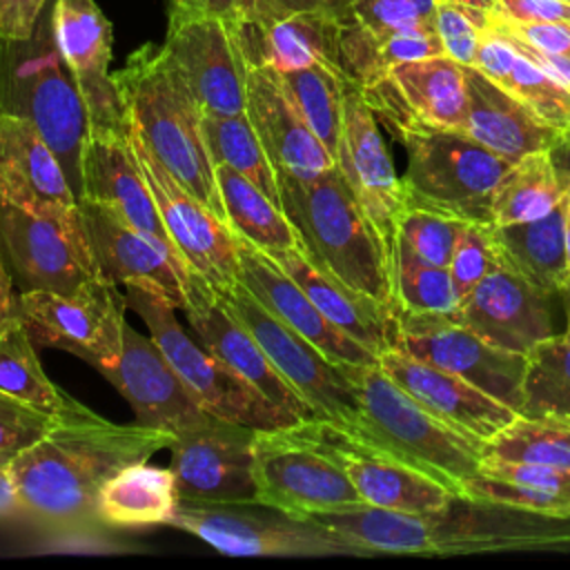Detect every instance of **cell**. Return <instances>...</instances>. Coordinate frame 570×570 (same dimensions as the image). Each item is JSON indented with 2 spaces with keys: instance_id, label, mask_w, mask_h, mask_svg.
<instances>
[{
  "instance_id": "37",
  "label": "cell",
  "mask_w": 570,
  "mask_h": 570,
  "mask_svg": "<svg viewBox=\"0 0 570 570\" xmlns=\"http://www.w3.org/2000/svg\"><path fill=\"white\" fill-rule=\"evenodd\" d=\"M214 178L225 223L238 240L269 258L303 247L301 236L283 207L249 178L227 165H214Z\"/></svg>"
},
{
  "instance_id": "28",
  "label": "cell",
  "mask_w": 570,
  "mask_h": 570,
  "mask_svg": "<svg viewBox=\"0 0 570 570\" xmlns=\"http://www.w3.org/2000/svg\"><path fill=\"white\" fill-rule=\"evenodd\" d=\"M548 298L517 272L499 265L454 309L488 343L528 354L539 341L554 334Z\"/></svg>"
},
{
  "instance_id": "48",
  "label": "cell",
  "mask_w": 570,
  "mask_h": 570,
  "mask_svg": "<svg viewBox=\"0 0 570 570\" xmlns=\"http://www.w3.org/2000/svg\"><path fill=\"white\" fill-rule=\"evenodd\" d=\"M490 225L492 223H465L459 232L452 258L448 263L459 301L501 265Z\"/></svg>"
},
{
  "instance_id": "46",
  "label": "cell",
  "mask_w": 570,
  "mask_h": 570,
  "mask_svg": "<svg viewBox=\"0 0 570 570\" xmlns=\"http://www.w3.org/2000/svg\"><path fill=\"white\" fill-rule=\"evenodd\" d=\"M463 225V220L450 216L407 207L396 223L394 240L405 245L421 261L436 267H448Z\"/></svg>"
},
{
  "instance_id": "51",
  "label": "cell",
  "mask_w": 570,
  "mask_h": 570,
  "mask_svg": "<svg viewBox=\"0 0 570 570\" xmlns=\"http://www.w3.org/2000/svg\"><path fill=\"white\" fill-rule=\"evenodd\" d=\"M490 27L541 51L570 58V22H512L490 13Z\"/></svg>"
},
{
  "instance_id": "44",
  "label": "cell",
  "mask_w": 570,
  "mask_h": 570,
  "mask_svg": "<svg viewBox=\"0 0 570 570\" xmlns=\"http://www.w3.org/2000/svg\"><path fill=\"white\" fill-rule=\"evenodd\" d=\"M394 305L399 312H450L459 296L448 267H436L392 240L390 252Z\"/></svg>"
},
{
  "instance_id": "56",
  "label": "cell",
  "mask_w": 570,
  "mask_h": 570,
  "mask_svg": "<svg viewBox=\"0 0 570 570\" xmlns=\"http://www.w3.org/2000/svg\"><path fill=\"white\" fill-rule=\"evenodd\" d=\"M171 4L194 11V13L220 16V18L240 22V24H243L245 9H247V0H171Z\"/></svg>"
},
{
  "instance_id": "30",
  "label": "cell",
  "mask_w": 570,
  "mask_h": 570,
  "mask_svg": "<svg viewBox=\"0 0 570 570\" xmlns=\"http://www.w3.org/2000/svg\"><path fill=\"white\" fill-rule=\"evenodd\" d=\"M240 283L269 309L278 321L309 341L323 356L336 365H370L379 363V356L358 341L350 338L336 325H332L301 285L269 256L238 240Z\"/></svg>"
},
{
  "instance_id": "45",
  "label": "cell",
  "mask_w": 570,
  "mask_h": 570,
  "mask_svg": "<svg viewBox=\"0 0 570 570\" xmlns=\"http://www.w3.org/2000/svg\"><path fill=\"white\" fill-rule=\"evenodd\" d=\"M497 85L521 100L546 125L559 131H570V89L523 53L517 56L510 71Z\"/></svg>"
},
{
  "instance_id": "10",
  "label": "cell",
  "mask_w": 570,
  "mask_h": 570,
  "mask_svg": "<svg viewBox=\"0 0 570 570\" xmlns=\"http://www.w3.org/2000/svg\"><path fill=\"white\" fill-rule=\"evenodd\" d=\"M160 47L203 114H245L252 62L240 22L171 4Z\"/></svg>"
},
{
  "instance_id": "39",
  "label": "cell",
  "mask_w": 570,
  "mask_h": 570,
  "mask_svg": "<svg viewBox=\"0 0 570 570\" xmlns=\"http://www.w3.org/2000/svg\"><path fill=\"white\" fill-rule=\"evenodd\" d=\"M0 390L53 416L80 405L45 374L33 338L18 314L0 323Z\"/></svg>"
},
{
  "instance_id": "9",
  "label": "cell",
  "mask_w": 570,
  "mask_h": 570,
  "mask_svg": "<svg viewBox=\"0 0 570 570\" xmlns=\"http://www.w3.org/2000/svg\"><path fill=\"white\" fill-rule=\"evenodd\" d=\"M309 421L256 430L254 439L256 503L298 519L363 501L341 463L316 441Z\"/></svg>"
},
{
  "instance_id": "2",
  "label": "cell",
  "mask_w": 570,
  "mask_h": 570,
  "mask_svg": "<svg viewBox=\"0 0 570 570\" xmlns=\"http://www.w3.org/2000/svg\"><path fill=\"white\" fill-rule=\"evenodd\" d=\"M125 129L196 198L223 220L214 163L203 131V111L160 45L145 42L114 73Z\"/></svg>"
},
{
  "instance_id": "3",
  "label": "cell",
  "mask_w": 570,
  "mask_h": 570,
  "mask_svg": "<svg viewBox=\"0 0 570 570\" xmlns=\"http://www.w3.org/2000/svg\"><path fill=\"white\" fill-rule=\"evenodd\" d=\"M281 205L305 254L347 287L396 314L390 249L365 216L338 165L314 180L276 178Z\"/></svg>"
},
{
  "instance_id": "57",
  "label": "cell",
  "mask_w": 570,
  "mask_h": 570,
  "mask_svg": "<svg viewBox=\"0 0 570 570\" xmlns=\"http://www.w3.org/2000/svg\"><path fill=\"white\" fill-rule=\"evenodd\" d=\"M18 312V294H16V283L13 276L7 267V261L0 252V323H4L7 318L16 316Z\"/></svg>"
},
{
  "instance_id": "8",
  "label": "cell",
  "mask_w": 570,
  "mask_h": 570,
  "mask_svg": "<svg viewBox=\"0 0 570 570\" xmlns=\"http://www.w3.org/2000/svg\"><path fill=\"white\" fill-rule=\"evenodd\" d=\"M125 296L127 307L145 321L149 336L158 343L191 399L205 412L256 430L301 423V419L281 410L240 374L227 367L198 338H191L176 318V307L167 298L138 285H127Z\"/></svg>"
},
{
  "instance_id": "43",
  "label": "cell",
  "mask_w": 570,
  "mask_h": 570,
  "mask_svg": "<svg viewBox=\"0 0 570 570\" xmlns=\"http://www.w3.org/2000/svg\"><path fill=\"white\" fill-rule=\"evenodd\" d=\"M525 416H570V332L539 341L525 354L523 405Z\"/></svg>"
},
{
  "instance_id": "58",
  "label": "cell",
  "mask_w": 570,
  "mask_h": 570,
  "mask_svg": "<svg viewBox=\"0 0 570 570\" xmlns=\"http://www.w3.org/2000/svg\"><path fill=\"white\" fill-rule=\"evenodd\" d=\"M18 510L22 508H20V499H18L9 465H0V517H9Z\"/></svg>"
},
{
  "instance_id": "4",
  "label": "cell",
  "mask_w": 570,
  "mask_h": 570,
  "mask_svg": "<svg viewBox=\"0 0 570 570\" xmlns=\"http://www.w3.org/2000/svg\"><path fill=\"white\" fill-rule=\"evenodd\" d=\"M343 372L358 403V421L350 432L463 494V483L479 474L483 441L436 419L379 363L343 365Z\"/></svg>"
},
{
  "instance_id": "26",
  "label": "cell",
  "mask_w": 570,
  "mask_h": 570,
  "mask_svg": "<svg viewBox=\"0 0 570 570\" xmlns=\"http://www.w3.org/2000/svg\"><path fill=\"white\" fill-rule=\"evenodd\" d=\"M102 374L129 401L140 425L176 434L207 414L191 399L158 343L131 325H125L118 361Z\"/></svg>"
},
{
  "instance_id": "55",
  "label": "cell",
  "mask_w": 570,
  "mask_h": 570,
  "mask_svg": "<svg viewBox=\"0 0 570 570\" xmlns=\"http://www.w3.org/2000/svg\"><path fill=\"white\" fill-rule=\"evenodd\" d=\"M505 36V33H503ZM519 53H523L528 60H532L534 65H539L548 76H552L557 82H561L563 87L570 89V58L568 56H559V53H548V51H541L528 42H521L517 38H510L505 36Z\"/></svg>"
},
{
  "instance_id": "53",
  "label": "cell",
  "mask_w": 570,
  "mask_h": 570,
  "mask_svg": "<svg viewBox=\"0 0 570 570\" xmlns=\"http://www.w3.org/2000/svg\"><path fill=\"white\" fill-rule=\"evenodd\" d=\"M497 16L512 22H570V2L561 0H497Z\"/></svg>"
},
{
  "instance_id": "18",
  "label": "cell",
  "mask_w": 570,
  "mask_h": 570,
  "mask_svg": "<svg viewBox=\"0 0 570 570\" xmlns=\"http://www.w3.org/2000/svg\"><path fill=\"white\" fill-rule=\"evenodd\" d=\"M358 89L379 122L392 134L416 125L463 129L468 114L465 67L445 53L399 62L383 78Z\"/></svg>"
},
{
  "instance_id": "7",
  "label": "cell",
  "mask_w": 570,
  "mask_h": 570,
  "mask_svg": "<svg viewBox=\"0 0 570 570\" xmlns=\"http://www.w3.org/2000/svg\"><path fill=\"white\" fill-rule=\"evenodd\" d=\"M410 557L570 550V517L532 512L456 494L432 512H405Z\"/></svg>"
},
{
  "instance_id": "11",
  "label": "cell",
  "mask_w": 570,
  "mask_h": 570,
  "mask_svg": "<svg viewBox=\"0 0 570 570\" xmlns=\"http://www.w3.org/2000/svg\"><path fill=\"white\" fill-rule=\"evenodd\" d=\"M125 309L127 296L98 274L71 294L20 292L16 314L36 345L71 352L102 372L120 356Z\"/></svg>"
},
{
  "instance_id": "40",
  "label": "cell",
  "mask_w": 570,
  "mask_h": 570,
  "mask_svg": "<svg viewBox=\"0 0 570 570\" xmlns=\"http://www.w3.org/2000/svg\"><path fill=\"white\" fill-rule=\"evenodd\" d=\"M481 459L548 465L570 472V416L517 414L503 430L485 439Z\"/></svg>"
},
{
  "instance_id": "1",
  "label": "cell",
  "mask_w": 570,
  "mask_h": 570,
  "mask_svg": "<svg viewBox=\"0 0 570 570\" xmlns=\"http://www.w3.org/2000/svg\"><path fill=\"white\" fill-rule=\"evenodd\" d=\"M171 439L136 421L114 423L80 403L56 416L47 434L9 463L20 508L60 528L96 521L102 483L125 465L149 461Z\"/></svg>"
},
{
  "instance_id": "47",
  "label": "cell",
  "mask_w": 570,
  "mask_h": 570,
  "mask_svg": "<svg viewBox=\"0 0 570 570\" xmlns=\"http://www.w3.org/2000/svg\"><path fill=\"white\" fill-rule=\"evenodd\" d=\"M439 0H350V16L374 33H436Z\"/></svg>"
},
{
  "instance_id": "60",
  "label": "cell",
  "mask_w": 570,
  "mask_h": 570,
  "mask_svg": "<svg viewBox=\"0 0 570 570\" xmlns=\"http://www.w3.org/2000/svg\"><path fill=\"white\" fill-rule=\"evenodd\" d=\"M439 2H452V4H465V7H474L481 11L492 13L497 7V0H439Z\"/></svg>"
},
{
  "instance_id": "13",
  "label": "cell",
  "mask_w": 570,
  "mask_h": 570,
  "mask_svg": "<svg viewBox=\"0 0 570 570\" xmlns=\"http://www.w3.org/2000/svg\"><path fill=\"white\" fill-rule=\"evenodd\" d=\"M394 347L450 370L521 412L525 354L497 347L450 312H399Z\"/></svg>"
},
{
  "instance_id": "61",
  "label": "cell",
  "mask_w": 570,
  "mask_h": 570,
  "mask_svg": "<svg viewBox=\"0 0 570 570\" xmlns=\"http://www.w3.org/2000/svg\"><path fill=\"white\" fill-rule=\"evenodd\" d=\"M563 301H566V321H568V325H566V330L570 332V285L563 289Z\"/></svg>"
},
{
  "instance_id": "12",
  "label": "cell",
  "mask_w": 570,
  "mask_h": 570,
  "mask_svg": "<svg viewBox=\"0 0 570 570\" xmlns=\"http://www.w3.org/2000/svg\"><path fill=\"white\" fill-rule=\"evenodd\" d=\"M169 525L187 530L229 557L354 554L314 519L263 503H178Z\"/></svg>"
},
{
  "instance_id": "33",
  "label": "cell",
  "mask_w": 570,
  "mask_h": 570,
  "mask_svg": "<svg viewBox=\"0 0 570 570\" xmlns=\"http://www.w3.org/2000/svg\"><path fill=\"white\" fill-rule=\"evenodd\" d=\"M240 27L252 65H265L276 71L325 65L343 73L338 53L341 20L330 13H272Z\"/></svg>"
},
{
  "instance_id": "22",
  "label": "cell",
  "mask_w": 570,
  "mask_h": 570,
  "mask_svg": "<svg viewBox=\"0 0 570 570\" xmlns=\"http://www.w3.org/2000/svg\"><path fill=\"white\" fill-rule=\"evenodd\" d=\"M183 312L196 338L227 367L263 392L272 403L301 421L318 419L312 405L278 374L265 350L258 345L247 325L234 314L218 289L196 276L187 285Z\"/></svg>"
},
{
  "instance_id": "16",
  "label": "cell",
  "mask_w": 570,
  "mask_h": 570,
  "mask_svg": "<svg viewBox=\"0 0 570 570\" xmlns=\"http://www.w3.org/2000/svg\"><path fill=\"white\" fill-rule=\"evenodd\" d=\"M256 428L207 412L174 434L171 472L183 503H256Z\"/></svg>"
},
{
  "instance_id": "17",
  "label": "cell",
  "mask_w": 570,
  "mask_h": 570,
  "mask_svg": "<svg viewBox=\"0 0 570 570\" xmlns=\"http://www.w3.org/2000/svg\"><path fill=\"white\" fill-rule=\"evenodd\" d=\"M125 134L158 205L171 245L189 276L203 278L218 292L236 287L240 283L238 238L229 225L187 191L131 131L125 129Z\"/></svg>"
},
{
  "instance_id": "41",
  "label": "cell",
  "mask_w": 570,
  "mask_h": 570,
  "mask_svg": "<svg viewBox=\"0 0 570 570\" xmlns=\"http://www.w3.org/2000/svg\"><path fill=\"white\" fill-rule=\"evenodd\" d=\"M278 76L305 122L336 160L343 131V96L347 78L325 65L278 71Z\"/></svg>"
},
{
  "instance_id": "31",
  "label": "cell",
  "mask_w": 570,
  "mask_h": 570,
  "mask_svg": "<svg viewBox=\"0 0 570 570\" xmlns=\"http://www.w3.org/2000/svg\"><path fill=\"white\" fill-rule=\"evenodd\" d=\"M465 80L468 114L461 131L494 154L519 160L532 151L561 149L570 140V131H559L539 120L521 100L476 67H465Z\"/></svg>"
},
{
  "instance_id": "54",
  "label": "cell",
  "mask_w": 570,
  "mask_h": 570,
  "mask_svg": "<svg viewBox=\"0 0 570 570\" xmlns=\"http://www.w3.org/2000/svg\"><path fill=\"white\" fill-rule=\"evenodd\" d=\"M294 11H318L345 20L350 16V0H247L243 22H249L261 16Z\"/></svg>"
},
{
  "instance_id": "59",
  "label": "cell",
  "mask_w": 570,
  "mask_h": 570,
  "mask_svg": "<svg viewBox=\"0 0 570 570\" xmlns=\"http://www.w3.org/2000/svg\"><path fill=\"white\" fill-rule=\"evenodd\" d=\"M563 234H566V261H568V274H570V203L568 198H563Z\"/></svg>"
},
{
  "instance_id": "20",
  "label": "cell",
  "mask_w": 570,
  "mask_h": 570,
  "mask_svg": "<svg viewBox=\"0 0 570 570\" xmlns=\"http://www.w3.org/2000/svg\"><path fill=\"white\" fill-rule=\"evenodd\" d=\"M309 428L316 441L347 472L365 503L403 512H432L456 497L443 481L392 456L338 423L312 419Z\"/></svg>"
},
{
  "instance_id": "36",
  "label": "cell",
  "mask_w": 570,
  "mask_h": 570,
  "mask_svg": "<svg viewBox=\"0 0 570 570\" xmlns=\"http://www.w3.org/2000/svg\"><path fill=\"white\" fill-rule=\"evenodd\" d=\"M463 497L570 517V472L534 463L481 459L479 474L463 483Z\"/></svg>"
},
{
  "instance_id": "35",
  "label": "cell",
  "mask_w": 570,
  "mask_h": 570,
  "mask_svg": "<svg viewBox=\"0 0 570 570\" xmlns=\"http://www.w3.org/2000/svg\"><path fill=\"white\" fill-rule=\"evenodd\" d=\"M178 503L171 468L138 461L102 483L96 497V521L111 528L169 525Z\"/></svg>"
},
{
  "instance_id": "5",
  "label": "cell",
  "mask_w": 570,
  "mask_h": 570,
  "mask_svg": "<svg viewBox=\"0 0 570 570\" xmlns=\"http://www.w3.org/2000/svg\"><path fill=\"white\" fill-rule=\"evenodd\" d=\"M0 111L36 125L58 156L76 196L80 189V151L91 125L85 100L58 51L51 16L27 40H0Z\"/></svg>"
},
{
  "instance_id": "34",
  "label": "cell",
  "mask_w": 570,
  "mask_h": 570,
  "mask_svg": "<svg viewBox=\"0 0 570 570\" xmlns=\"http://www.w3.org/2000/svg\"><path fill=\"white\" fill-rule=\"evenodd\" d=\"M501 265L517 272L539 292L563 294L570 283L563 234V203L543 218L490 225Z\"/></svg>"
},
{
  "instance_id": "23",
  "label": "cell",
  "mask_w": 570,
  "mask_h": 570,
  "mask_svg": "<svg viewBox=\"0 0 570 570\" xmlns=\"http://www.w3.org/2000/svg\"><path fill=\"white\" fill-rule=\"evenodd\" d=\"M78 212L100 276L125 287H147L176 309L185 307L194 278L174 254L96 203L78 198Z\"/></svg>"
},
{
  "instance_id": "15",
  "label": "cell",
  "mask_w": 570,
  "mask_h": 570,
  "mask_svg": "<svg viewBox=\"0 0 570 570\" xmlns=\"http://www.w3.org/2000/svg\"><path fill=\"white\" fill-rule=\"evenodd\" d=\"M220 294L254 334L278 374L312 405L316 416L354 430L358 403L343 365L332 363L309 341L278 321L243 283Z\"/></svg>"
},
{
  "instance_id": "42",
  "label": "cell",
  "mask_w": 570,
  "mask_h": 570,
  "mask_svg": "<svg viewBox=\"0 0 570 570\" xmlns=\"http://www.w3.org/2000/svg\"><path fill=\"white\" fill-rule=\"evenodd\" d=\"M203 131L214 165H227L261 187L281 205V191L274 167L252 127L247 114L207 116L203 114ZM283 207V205H281Z\"/></svg>"
},
{
  "instance_id": "25",
  "label": "cell",
  "mask_w": 570,
  "mask_h": 570,
  "mask_svg": "<svg viewBox=\"0 0 570 570\" xmlns=\"http://www.w3.org/2000/svg\"><path fill=\"white\" fill-rule=\"evenodd\" d=\"M245 114L276 178L314 180L336 165L334 156L296 109L276 69L252 65Z\"/></svg>"
},
{
  "instance_id": "24",
  "label": "cell",
  "mask_w": 570,
  "mask_h": 570,
  "mask_svg": "<svg viewBox=\"0 0 570 570\" xmlns=\"http://www.w3.org/2000/svg\"><path fill=\"white\" fill-rule=\"evenodd\" d=\"M78 198L109 209L129 227L156 240L180 261L127 134L89 131V138L80 151Z\"/></svg>"
},
{
  "instance_id": "52",
  "label": "cell",
  "mask_w": 570,
  "mask_h": 570,
  "mask_svg": "<svg viewBox=\"0 0 570 570\" xmlns=\"http://www.w3.org/2000/svg\"><path fill=\"white\" fill-rule=\"evenodd\" d=\"M47 0H0V40L16 42L33 36Z\"/></svg>"
},
{
  "instance_id": "50",
  "label": "cell",
  "mask_w": 570,
  "mask_h": 570,
  "mask_svg": "<svg viewBox=\"0 0 570 570\" xmlns=\"http://www.w3.org/2000/svg\"><path fill=\"white\" fill-rule=\"evenodd\" d=\"M56 416L0 390V465H9L20 452L47 434Z\"/></svg>"
},
{
  "instance_id": "27",
  "label": "cell",
  "mask_w": 570,
  "mask_h": 570,
  "mask_svg": "<svg viewBox=\"0 0 570 570\" xmlns=\"http://www.w3.org/2000/svg\"><path fill=\"white\" fill-rule=\"evenodd\" d=\"M379 365L436 419L481 441L494 436L519 414L459 374L421 361L399 347L379 354Z\"/></svg>"
},
{
  "instance_id": "38",
  "label": "cell",
  "mask_w": 570,
  "mask_h": 570,
  "mask_svg": "<svg viewBox=\"0 0 570 570\" xmlns=\"http://www.w3.org/2000/svg\"><path fill=\"white\" fill-rule=\"evenodd\" d=\"M554 151L559 149H541L512 160L492 194L494 225L537 220L563 203L570 171L557 165Z\"/></svg>"
},
{
  "instance_id": "32",
  "label": "cell",
  "mask_w": 570,
  "mask_h": 570,
  "mask_svg": "<svg viewBox=\"0 0 570 570\" xmlns=\"http://www.w3.org/2000/svg\"><path fill=\"white\" fill-rule=\"evenodd\" d=\"M272 261H276L301 285L318 312L350 338L358 341L376 356L394 347L396 314L390 307L341 283L318 267L303 247L289 249Z\"/></svg>"
},
{
  "instance_id": "62",
  "label": "cell",
  "mask_w": 570,
  "mask_h": 570,
  "mask_svg": "<svg viewBox=\"0 0 570 570\" xmlns=\"http://www.w3.org/2000/svg\"><path fill=\"white\" fill-rule=\"evenodd\" d=\"M566 198H568V203H570V180H568V191H566Z\"/></svg>"
},
{
  "instance_id": "63",
  "label": "cell",
  "mask_w": 570,
  "mask_h": 570,
  "mask_svg": "<svg viewBox=\"0 0 570 570\" xmlns=\"http://www.w3.org/2000/svg\"><path fill=\"white\" fill-rule=\"evenodd\" d=\"M561 2H570V0H561Z\"/></svg>"
},
{
  "instance_id": "49",
  "label": "cell",
  "mask_w": 570,
  "mask_h": 570,
  "mask_svg": "<svg viewBox=\"0 0 570 570\" xmlns=\"http://www.w3.org/2000/svg\"><path fill=\"white\" fill-rule=\"evenodd\" d=\"M490 24V13L452 2H439L436 7V36L448 58L463 67H472L479 49L481 33Z\"/></svg>"
},
{
  "instance_id": "21",
  "label": "cell",
  "mask_w": 570,
  "mask_h": 570,
  "mask_svg": "<svg viewBox=\"0 0 570 570\" xmlns=\"http://www.w3.org/2000/svg\"><path fill=\"white\" fill-rule=\"evenodd\" d=\"M51 27L58 51L85 100L91 131L125 134L111 62L114 31L96 0H56Z\"/></svg>"
},
{
  "instance_id": "14",
  "label": "cell",
  "mask_w": 570,
  "mask_h": 570,
  "mask_svg": "<svg viewBox=\"0 0 570 570\" xmlns=\"http://www.w3.org/2000/svg\"><path fill=\"white\" fill-rule=\"evenodd\" d=\"M0 252L20 292H76L98 276L80 212L45 216L0 198Z\"/></svg>"
},
{
  "instance_id": "29",
  "label": "cell",
  "mask_w": 570,
  "mask_h": 570,
  "mask_svg": "<svg viewBox=\"0 0 570 570\" xmlns=\"http://www.w3.org/2000/svg\"><path fill=\"white\" fill-rule=\"evenodd\" d=\"M0 198L45 216H71L78 196L36 125L0 111Z\"/></svg>"
},
{
  "instance_id": "6",
  "label": "cell",
  "mask_w": 570,
  "mask_h": 570,
  "mask_svg": "<svg viewBox=\"0 0 570 570\" xmlns=\"http://www.w3.org/2000/svg\"><path fill=\"white\" fill-rule=\"evenodd\" d=\"M394 136L405 149L401 178L407 207L463 223H492V194L512 160L494 154L461 129L416 125Z\"/></svg>"
},
{
  "instance_id": "19",
  "label": "cell",
  "mask_w": 570,
  "mask_h": 570,
  "mask_svg": "<svg viewBox=\"0 0 570 570\" xmlns=\"http://www.w3.org/2000/svg\"><path fill=\"white\" fill-rule=\"evenodd\" d=\"M336 165L361 203L365 216L392 252L394 229L407 209L403 178L390 156L379 118L365 102L361 89L345 80L343 131Z\"/></svg>"
}]
</instances>
